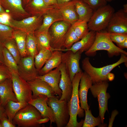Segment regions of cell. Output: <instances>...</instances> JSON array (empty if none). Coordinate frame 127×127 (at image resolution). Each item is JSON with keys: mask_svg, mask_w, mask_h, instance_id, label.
<instances>
[{"mask_svg": "<svg viewBox=\"0 0 127 127\" xmlns=\"http://www.w3.org/2000/svg\"><path fill=\"white\" fill-rule=\"evenodd\" d=\"M83 73L82 71L77 73L72 80V94L71 99L68 102L70 119L65 127H81L83 123V120H82L79 122L77 121L78 115L81 118L83 117L84 115V110L79 105L78 93L79 83Z\"/></svg>", "mask_w": 127, "mask_h": 127, "instance_id": "1", "label": "cell"}, {"mask_svg": "<svg viewBox=\"0 0 127 127\" xmlns=\"http://www.w3.org/2000/svg\"><path fill=\"white\" fill-rule=\"evenodd\" d=\"M106 51L109 57L118 56L123 53L127 55V52L115 45L111 40L109 33L106 31L96 32L94 42L91 47L85 52L88 56H94L97 51Z\"/></svg>", "mask_w": 127, "mask_h": 127, "instance_id": "2", "label": "cell"}, {"mask_svg": "<svg viewBox=\"0 0 127 127\" xmlns=\"http://www.w3.org/2000/svg\"><path fill=\"white\" fill-rule=\"evenodd\" d=\"M120 54V59L116 62L99 68L93 67L90 62L89 58L86 57L82 61V68L90 76L93 84L103 81H108L107 75L114 68L122 63H127V55L123 53Z\"/></svg>", "mask_w": 127, "mask_h": 127, "instance_id": "3", "label": "cell"}, {"mask_svg": "<svg viewBox=\"0 0 127 127\" xmlns=\"http://www.w3.org/2000/svg\"><path fill=\"white\" fill-rule=\"evenodd\" d=\"M43 118L35 107L28 103L18 112L12 122L18 127H39L41 125L38 123V121Z\"/></svg>", "mask_w": 127, "mask_h": 127, "instance_id": "4", "label": "cell"}, {"mask_svg": "<svg viewBox=\"0 0 127 127\" xmlns=\"http://www.w3.org/2000/svg\"><path fill=\"white\" fill-rule=\"evenodd\" d=\"M114 12V8L109 4L101 7L94 11L87 23L90 31L96 32L105 29Z\"/></svg>", "mask_w": 127, "mask_h": 127, "instance_id": "5", "label": "cell"}, {"mask_svg": "<svg viewBox=\"0 0 127 127\" xmlns=\"http://www.w3.org/2000/svg\"><path fill=\"white\" fill-rule=\"evenodd\" d=\"M60 97L55 95L48 98V106L52 109L55 117L57 127H66L70 119L68 103L60 99Z\"/></svg>", "mask_w": 127, "mask_h": 127, "instance_id": "6", "label": "cell"}, {"mask_svg": "<svg viewBox=\"0 0 127 127\" xmlns=\"http://www.w3.org/2000/svg\"><path fill=\"white\" fill-rule=\"evenodd\" d=\"M69 23L64 20L53 23L48 31L50 38V45L53 51L63 48L66 34L71 26Z\"/></svg>", "mask_w": 127, "mask_h": 127, "instance_id": "7", "label": "cell"}, {"mask_svg": "<svg viewBox=\"0 0 127 127\" xmlns=\"http://www.w3.org/2000/svg\"><path fill=\"white\" fill-rule=\"evenodd\" d=\"M109 84L107 81H103L94 84L90 88L92 95L95 98H97L98 102L99 116L103 124L105 114L108 111V101L110 96L107 92Z\"/></svg>", "mask_w": 127, "mask_h": 127, "instance_id": "8", "label": "cell"}, {"mask_svg": "<svg viewBox=\"0 0 127 127\" xmlns=\"http://www.w3.org/2000/svg\"><path fill=\"white\" fill-rule=\"evenodd\" d=\"M11 72L13 89L18 101L28 103L32 99V92L28 83L18 73Z\"/></svg>", "mask_w": 127, "mask_h": 127, "instance_id": "9", "label": "cell"}, {"mask_svg": "<svg viewBox=\"0 0 127 127\" xmlns=\"http://www.w3.org/2000/svg\"><path fill=\"white\" fill-rule=\"evenodd\" d=\"M62 52V63L65 66L66 71L71 81L77 73L82 71L79 66V60L82 52L79 51L74 53L71 51Z\"/></svg>", "mask_w": 127, "mask_h": 127, "instance_id": "10", "label": "cell"}, {"mask_svg": "<svg viewBox=\"0 0 127 127\" xmlns=\"http://www.w3.org/2000/svg\"><path fill=\"white\" fill-rule=\"evenodd\" d=\"M43 16L36 15L18 20L12 18L10 22L14 29L20 30L28 33H34L41 24Z\"/></svg>", "mask_w": 127, "mask_h": 127, "instance_id": "11", "label": "cell"}, {"mask_svg": "<svg viewBox=\"0 0 127 127\" xmlns=\"http://www.w3.org/2000/svg\"><path fill=\"white\" fill-rule=\"evenodd\" d=\"M18 65V73L27 82L32 81L39 75L34 64V58L27 56L21 57Z\"/></svg>", "mask_w": 127, "mask_h": 127, "instance_id": "12", "label": "cell"}, {"mask_svg": "<svg viewBox=\"0 0 127 127\" xmlns=\"http://www.w3.org/2000/svg\"><path fill=\"white\" fill-rule=\"evenodd\" d=\"M105 29L109 33H127V13L123 9L114 12Z\"/></svg>", "mask_w": 127, "mask_h": 127, "instance_id": "13", "label": "cell"}, {"mask_svg": "<svg viewBox=\"0 0 127 127\" xmlns=\"http://www.w3.org/2000/svg\"><path fill=\"white\" fill-rule=\"evenodd\" d=\"M0 3L13 19H24L31 16L23 8L22 0H0Z\"/></svg>", "mask_w": 127, "mask_h": 127, "instance_id": "14", "label": "cell"}, {"mask_svg": "<svg viewBox=\"0 0 127 127\" xmlns=\"http://www.w3.org/2000/svg\"><path fill=\"white\" fill-rule=\"evenodd\" d=\"M48 98L43 95H40L36 98L32 99L28 103L35 107L40 112L43 118H48L50 121V126L55 123V114L52 108L48 105L47 101Z\"/></svg>", "mask_w": 127, "mask_h": 127, "instance_id": "15", "label": "cell"}, {"mask_svg": "<svg viewBox=\"0 0 127 127\" xmlns=\"http://www.w3.org/2000/svg\"><path fill=\"white\" fill-rule=\"evenodd\" d=\"M61 75L59 84L62 94L60 99L68 102L70 100L72 94V81L67 73L64 64L61 63L59 66Z\"/></svg>", "mask_w": 127, "mask_h": 127, "instance_id": "16", "label": "cell"}, {"mask_svg": "<svg viewBox=\"0 0 127 127\" xmlns=\"http://www.w3.org/2000/svg\"><path fill=\"white\" fill-rule=\"evenodd\" d=\"M28 82L32 92V99L41 94L45 95L48 98L57 95L47 83L41 79L36 78Z\"/></svg>", "mask_w": 127, "mask_h": 127, "instance_id": "17", "label": "cell"}, {"mask_svg": "<svg viewBox=\"0 0 127 127\" xmlns=\"http://www.w3.org/2000/svg\"><path fill=\"white\" fill-rule=\"evenodd\" d=\"M79 83L78 93L80 107L84 110L89 109L90 106L87 103V95L89 89L92 85V81L90 76L84 71Z\"/></svg>", "mask_w": 127, "mask_h": 127, "instance_id": "18", "label": "cell"}, {"mask_svg": "<svg viewBox=\"0 0 127 127\" xmlns=\"http://www.w3.org/2000/svg\"><path fill=\"white\" fill-rule=\"evenodd\" d=\"M96 32L90 31L89 32L80 40L74 43L69 49H61L59 51L65 52L71 51L75 53L79 51L82 53L88 50L93 45L95 39Z\"/></svg>", "mask_w": 127, "mask_h": 127, "instance_id": "19", "label": "cell"}, {"mask_svg": "<svg viewBox=\"0 0 127 127\" xmlns=\"http://www.w3.org/2000/svg\"><path fill=\"white\" fill-rule=\"evenodd\" d=\"M59 66L47 74L38 75L36 78L47 83L52 88L55 93L60 98L62 95V91L59 86L61 75Z\"/></svg>", "mask_w": 127, "mask_h": 127, "instance_id": "20", "label": "cell"}, {"mask_svg": "<svg viewBox=\"0 0 127 127\" xmlns=\"http://www.w3.org/2000/svg\"><path fill=\"white\" fill-rule=\"evenodd\" d=\"M58 7L50 9L43 15V23L36 31L48 32L50 27L53 23L63 20Z\"/></svg>", "mask_w": 127, "mask_h": 127, "instance_id": "21", "label": "cell"}, {"mask_svg": "<svg viewBox=\"0 0 127 127\" xmlns=\"http://www.w3.org/2000/svg\"><path fill=\"white\" fill-rule=\"evenodd\" d=\"M0 104L5 107L9 101L18 102L14 91L11 78L0 83Z\"/></svg>", "mask_w": 127, "mask_h": 127, "instance_id": "22", "label": "cell"}, {"mask_svg": "<svg viewBox=\"0 0 127 127\" xmlns=\"http://www.w3.org/2000/svg\"><path fill=\"white\" fill-rule=\"evenodd\" d=\"M75 0L59 5L58 8L63 20L71 25L79 20L74 4Z\"/></svg>", "mask_w": 127, "mask_h": 127, "instance_id": "23", "label": "cell"}, {"mask_svg": "<svg viewBox=\"0 0 127 127\" xmlns=\"http://www.w3.org/2000/svg\"><path fill=\"white\" fill-rule=\"evenodd\" d=\"M62 51L59 50L53 51L51 57L38 71L39 75L47 74L59 67L62 63Z\"/></svg>", "mask_w": 127, "mask_h": 127, "instance_id": "24", "label": "cell"}, {"mask_svg": "<svg viewBox=\"0 0 127 127\" xmlns=\"http://www.w3.org/2000/svg\"><path fill=\"white\" fill-rule=\"evenodd\" d=\"M57 7L47 6L43 0H32L25 5L24 9L31 16H43L50 9Z\"/></svg>", "mask_w": 127, "mask_h": 127, "instance_id": "25", "label": "cell"}, {"mask_svg": "<svg viewBox=\"0 0 127 127\" xmlns=\"http://www.w3.org/2000/svg\"><path fill=\"white\" fill-rule=\"evenodd\" d=\"M74 4L79 20L88 23L94 11L88 4L80 0H75Z\"/></svg>", "mask_w": 127, "mask_h": 127, "instance_id": "26", "label": "cell"}, {"mask_svg": "<svg viewBox=\"0 0 127 127\" xmlns=\"http://www.w3.org/2000/svg\"><path fill=\"white\" fill-rule=\"evenodd\" d=\"M27 33L22 31L14 29L12 37L15 40L20 52L21 57L27 56L26 43Z\"/></svg>", "mask_w": 127, "mask_h": 127, "instance_id": "27", "label": "cell"}, {"mask_svg": "<svg viewBox=\"0 0 127 127\" xmlns=\"http://www.w3.org/2000/svg\"><path fill=\"white\" fill-rule=\"evenodd\" d=\"M28 103L26 102L9 101L4 107L5 111L8 119L12 122V120L18 112L26 106Z\"/></svg>", "mask_w": 127, "mask_h": 127, "instance_id": "28", "label": "cell"}, {"mask_svg": "<svg viewBox=\"0 0 127 127\" xmlns=\"http://www.w3.org/2000/svg\"><path fill=\"white\" fill-rule=\"evenodd\" d=\"M52 52L44 48H40L38 53L34 58L35 66L38 72L51 57Z\"/></svg>", "mask_w": 127, "mask_h": 127, "instance_id": "29", "label": "cell"}, {"mask_svg": "<svg viewBox=\"0 0 127 127\" xmlns=\"http://www.w3.org/2000/svg\"><path fill=\"white\" fill-rule=\"evenodd\" d=\"M26 49L27 56L34 58L39 52V50L36 40L34 33H28L27 36Z\"/></svg>", "mask_w": 127, "mask_h": 127, "instance_id": "30", "label": "cell"}, {"mask_svg": "<svg viewBox=\"0 0 127 127\" xmlns=\"http://www.w3.org/2000/svg\"><path fill=\"white\" fill-rule=\"evenodd\" d=\"M34 35L38 43L39 50L43 48L53 51L50 45V38L48 32H38L36 31Z\"/></svg>", "mask_w": 127, "mask_h": 127, "instance_id": "31", "label": "cell"}, {"mask_svg": "<svg viewBox=\"0 0 127 127\" xmlns=\"http://www.w3.org/2000/svg\"><path fill=\"white\" fill-rule=\"evenodd\" d=\"M2 44L4 47L13 56L18 64L21 57L15 40L12 37L4 42Z\"/></svg>", "mask_w": 127, "mask_h": 127, "instance_id": "32", "label": "cell"}, {"mask_svg": "<svg viewBox=\"0 0 127 127\" xmlns=\"http://www.w3.org/2000/svg\"><path fill=\"white\" fill-rule=\"evenodd\" d=\"M71 25L79 40L85 36L90 31L87 22L84 20H79Z\"/></svg>", "mask_w": 127, "mask_h": 127, "instance_id": "33", "label": "cell"}, {"mask_svg": "<svg viewBox=\"0 0 127 127\" xmlns=\"http://www.w3.org/2000/svg\"><path fill=\"white\" fill-rule=\"evenodd\" d=\"M3 54L4 64L11 72L18 73V65L14 58L7 49L4 47Z\"/></svg>", "mask_w": 127, "mask_h": 127, "instance_id": "34", "label": "cell"}, {"mask_svg": "<svg viewBox=\"0 0 127 127\" xmlns=\"http://www.w3.org/2000/svg\"><path fill=\"white\" fill-rule=\"evenodd\" d=\"M85 113V117L82 125L83 127H94L100 126L101 125V119L99 116L97 117H94L91 114V110H84Z\"/></svg>", "mask_w": 127, "mask_h": 127, "instance_id": "35", "label": "cell"}, {"mask_svg": "<svg viewBox=\"0 0 127 127\" xmlns=\"http://www.w3.org/2000/svg\"><path fill=\"white\" fill-rule=\"evenodd\" d=\"M79 40L71 25L66 34L63 49L70 48L74 43Z\"/></svg>", "mask_w": 127, "mask_h": 127, "instance_id": "36", "label": "cell"}, {"mask_svg": "<svg viewBox=\"0 0 127 127\" xmlns=\"http://www.w3.org/2000/svg\"><path fill=\"white\" fill-rule=\"evenodd\" d=\"M13 29L9 26L0 23V41L2 43L12 37Z\"/></svg>", "mask_w": 127, "mask_h": 127, "instance_id": "37", "label": "cell"}, {"mask_svg": "<svg viewBox=\"0 0 127 127\" xmlns=\"http://www.w3.org/2000/svg\"><path fill=\"white\" fill-rule=\"evenodd\" d=\"M88 4L95 11L107 4L106 0H80Z\"/></svg>", "mask_w": 127, "mask_h": 127, "instance_id": "38", "label": "cell"}, {"mask_svg": "<svg viewBox=\"0 0 127 127\" xmlns=\"http://www.w3.org/2000/svg\"><path fill=\"white\" fill-rule=\"evenodd\" d=\"M109 34L111 40L116 44L122 42L127 39V33H110Z\"/></svg>", "mask_w": 127, "mask_h": 127, "instance_id": "39", "label": "cell"}, {"mask_svg": "<svg viewBox=\"0 0 127 127\" xmlns=\"http://www.w3.org/2000/svg\"><path fill=\"white\" fill-rule=\"evenodd\" d=\"M11 72L5 65L2 64L0 65V83L6 79L11 78Z\"/></svg>", "mask_w": 127, "mask_h": 127, "instance_id": "40", "label": "cell"}, {"mask_svg": "<svg viewBox=\"0 0 127 127\" xmlns=\"http://www.w3.org/2000/svg\"><path fill=\"white\" fill-rule=\"evenodd\" d=\"M12 18L10 15L7 12L0 14V23L11 27L10 21Z\"/></svg>", "mask_w": 127, "mask_h": 127, "instance_id": "41", "label": "cell"}, {"mask_svg": "<svg viewBox=\"0 0 127 127\" xmlns=\"http://www.w3.org/2000/svg\"><path fill=\"white\" fill-rule=\"evenodd\" d=\"M2 127H15L16 125L8 119L7 115L3 116L0 119Z\"/></svg>", "mask_w": 127, "mask_h": 127, "instance_id": "42", "label": "cell"}, {"mask_svg": "<svg viewBox=\"0 0 127 127\" xmlns=\"http://www.w3.org/2000/svg\"><path fill=\"white\" fill-rule=\"evenodd\" d=\"M46 5L50 7H58L59 5L57 0H43Z\"/></svg>", "mask_w": 127, "mask_h": 127, "instance_id": "43", "label": "cell"}, {"mask_svg": "<svg viewBox=\"0 0 127 127\" xmlns=\"http://www.w3.org/2000/svg\"><path fill=\"white\" fill-rule=\"evenodd\" d=\"M118 114V111L116 110H114L112 112L111 117L110 119L108 127H112L113 122L116 116Z\"/></svg>", "mask_w": 127, "mask_h": 127, "instance_id": "44", "label": "cell"}, {"mask_svg": "<svg viewBox=\"0 0 127 127\" xmlns=\"http://www.w3.org/2000/svg\"><path fill=\"white\" fill-rule=\"evenodd\" d=\"M4 47L3 44L0 41V65L4 64L3 54V50Z\"/></svg>", "mask_w": 127, "mask_h": 127, "instance_id": "45", "label": "cell"}, {"mask_svg": "<svg viewBox=\"0 0 127 127\" xmlns=\"http://www.w3.org/2000/svg\"><path fill=\"white\" fill-rule=\"evenodd\" d=\"M117 46L120 48L123 49L127 48V39L119 44H116Z\"/></svg>", "mask_w": 127, "mask_h": 127, "instance_id": "46", "label": "cell"}, {"mask_svg": "<svg viewBox=\"0 0 127 127\" xmlns=\"http://www.w3.org/2000/svg\"><path fill=\"white\" fill-rule=\"evenodd\" d=\"M4 115H7L4 107L0 103V119Z\"/></svg>", "mask_w": 127, "mask_h": 127, "instance_id": "47", "label": "cell"}, {"mask_svg": "<svg viewBox=\"0 0 127 127\" xmlns=\"http://www.w3.org/2000/svg\"><path fill=\"white\" fill-rule=\"evenodd\" d=\"M74 0H57L59 5L66 3Z\"/></svg>", "mask_w": 127, "mask_h": 127, "instance_id": "48", "label": "cell"}, {"mask_svg": "<svg viewBox=\"0 0 127 127\" xmlns=\"http://www.w3.org/2000/svg\"><path fill=\"white\" fill-rule=\"evenodd\" d=\"M115 77L114 74L109 73L107 75V79L108 80L111 81L113 80Z\"/></svg>", "mask_w": 127, "mask_h": 127, "instance_id": "49", "label": "cell"}, {"mask_svg": "<svg viewBox=\"0 0 127 127\" xmlns=\"http://www.w3.org/2000/svg\"><path fill=\"white\" fill-rule=\"evenodd\" d=\"M7 12L0 3V14H2Z\"/></svg>", "mask_w": 127, "mask_h": 127, "instance_id": "50", "label": "cell"}, {"mask_svg": "<svg viewBox=\"0 0 127 127\" xmlns=\"http://www.w3.org/2000/svg\"><path fill=\"white\" fill-rule=\"evenodd\" d=\"M123 9L124 12L127 13V4L123 5Z\"/></svg>", "mask_w": 127, "mask_h": 127, "instance_id": "51", "label": "cell"}, {"mask_svg": "<svg viewBox=\"0 0 127 127\" xmlns=\"http://www.w3.org/2000/svg\"><path fill=\"white\" fill-rule=\"evenodd\" d=\"M32 0H23L24 4L25 5L28 4Z\"/></svg>", "mask_w": 127, "mask_h": 127, "instance_id": "52", "label": "cell"}, {"mask_svg": "<svg viewBox=\"0 0 127 127\" xmlns=\"http://www.w3.org/2000/svg\"><path fill=\"white\" fill-rule=\"evenodd\" d=\"M114 0H106V1L107 2H111L112 1H113Z\"/></svg>", "mask_w": 127, "mask_h": 127, "instance_id": "53", "label": "cell"}, {"mask_svg": "<svg viewBox=\"0 0 127 127\" xmlns=\"http://www.w3.org/2000/svg\"><path fill=\"white\" fill-rule=\"evenodd\" d=\"M0 127H2L1 121L0 120Z\"/></svg>", "mask_w": 127, "mask_h": 127, "instance_id": "54", "label": "cell"}, {"mask_svg": "<svg viewBox=\"0 0 127 127\" xmlns=\"http://www.w3.org/2000/svg\"></svg>", "mask_w": 127, "mask_h": 127, "instance_id": "55", "label": "cell"}]
</instances>
